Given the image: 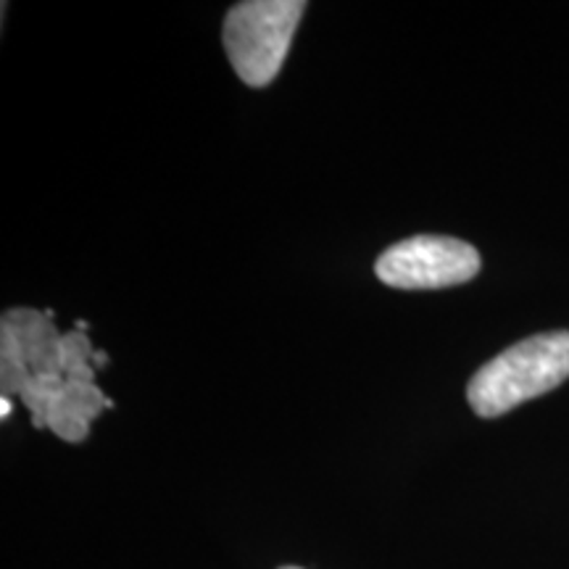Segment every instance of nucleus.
<instances>
[{
    "label": "nucleus",
    "mask_w": 569,
    "mask_h": 569,
    "mask_svg": "<svg viewBox=\"0 0 569 569\" xmlns=\"http://www.w3.org/2000/svg\"><path fill=\"white\" fill-rule=\"evenodd\" d=\"M569 377V330L525 338L482 365L467 386L478 417H501L519 403L549 393Z\"/></svg>",
    "instance_id": "obj_1"
},
{
    "label": "nucleus",
    "mask_w": 569,
    "mask_h": 569,
    "mask_svg": "<svg viewBox=\"0 0 569 569\" xmlns=\"http://www.w3.org/2000/svg\"><path fill=\"white\" fill-rule=\"evenodd\" d=\"M303 11L301 0H246L232 6L222 38L234 74L251 88H267L288 59Z\"/></svg>",
    "instance_id": "obj_2"
},
{
    "label": "nucleus",
    "mask_w": 569,
    "mask_h": 569,
    "mask_svg": "<svg viewBox=\"0 0 569 569\" xmlns=\"http://www.w3.org/2000/svg\"><path fill=\"white\" fill-rule=\"evenodd\" d=\"M480 272L478 248L446 234H417L390 246L375 274L398 290H438L472 280Z\"/></svg>",
    "instance_id": "obj_3"
},
{
    "label": "nucleus",
    "mask_w": 569,
    "mask_h": 569,
    "mask_svg": "<svg viewBox=\"0 0 569 569\" xmlns=\"http://www.w3.org/2000/svg\"><path fill=\"white\" fill-rule=\"evenodd\" d=\"M21 401L32 411L34 427H51L56 436L69 443L88 438L92 419L101 415L103 407H111L96 382L63 375L32 377Z\"/></svg>",
    "instance_id": "obj_4"
},
{
    "label": "nucleus",
    "mask_w": 569,
    "mask_h": 569,
    "mask_svg": "<svg viewBox=\"0 0 569 569\" xmlns=\"http://www.w3.org/2000/svg\"><path fill=\"white\" fill-rule=\"evenodd\" d=\"M3 330H9L19 343L32 377L63 375L59 356L61 336L51 325V315H42L34 309L6 311Z\"/></svg>",
    "instance_id": "obj_5"
},
{
    "label": "nucleus",
    "mask_w": 569,
    "mask_h": 569,
    "mask_svg": "<svg viewBox=\"0 0 569 569\" xmlns=\"http://www.w3.org/2000/svg\"><path fill=\"white\" fill-rule=\"evenodd\" d=\"M11 411H13V407H11V401H9V398H6V396H3V411H0V417H3V419H9V415H11Z\"/></svg>",
    "instance_id": "obj_6"
},
{
    "label": "nucleus",
    "mask_w": 569,
    "mask_h": 569,
    "mask_svg": "<svg viewBox=\"0 0 569 569\" xmlns=\"http://www.w3.org/2000/svg\"><path fill=\"white\" fill-rule=\"evenodd\" d=\"M282 569H301V567H282Z\"/></svg>",
    "instance_id": "obj_7"
}]
</instances>
